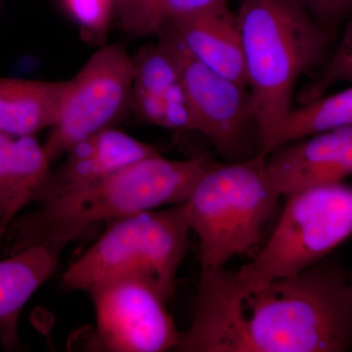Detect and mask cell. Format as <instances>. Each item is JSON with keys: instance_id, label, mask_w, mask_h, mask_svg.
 Here are the masks:
<instances>
[{"instance_id": "obj_1", "label": "cell", "mask_w": 352, "mask_h": 352, "mask_svg": "<svg viewBox=\"0 0 352 352\" xmlns=\"http://www.w3.org/2000/svg\"><path fill=\"white\" fill-rule=\"evenodd\" d=\"M352 346V285L337 263L244 288L231 271H201L189 328L175 351L344 352Z\"/></svg>"}, {"instance_id": "obj_2", "label": "cell", "mask_w": 352, "mask_h": 352, "mask_svg": "<svg viewBox=\"0 0 352 352\" xmlns=\"http://www.w3.org/2000/svg\"><path fill=\"white\" fill-rule=\"evenodd\" d=\"M214 163L206 157L178 161L157 154L39 203L7 226L9 254L32 245H68L97 224L184 203Z\"/></svg>"}, {"instance_id": "obj_3", "label": "cell", "mask_w": 352, "mask_h": 352, "mask_svg": "<svg viewBox=\"0 0 352 352\" xmlns=\"http://www.w3.org/2000/svg\"><path fill=\"white\" fill-rule=\"evenodd\" d=\"M236 15L259 153L266 156L293 110L296 82L321 61L332 34L287 0H242Z\"/></svg>"}, {"instance_id": "obj_4", "label": "cell", "mask_w": 352, "mask_h": 352, "mask_svg": "<svg viewBox=\"0 0 352 352\" xmlns=\"http://www.w3.org/2000/svg\"><path fill=\"white\" fill-rule=\"evenodd\" d=\"M265 155L214 163L182 203L199 241L201 271L219 270L251 251L281 196L265 170Z\"/></svg>"}, {"instance_id": "obj_5", "label": "cell", "mask_w": 352, "mask_h": 352, "mask_svg": "<svg viewBox=\"0 0 352 352\" xmlns=\"http://www.w3.org/2000/svg\"><path fill=\"white\" fill-rule=\"evenodd\" d=\"M190 232L182 204L116 220L65 270L62 286L87 292L110 280L133 278L149 284L168 302L189 250Z\"/></svg>"}, {"instance_id": "obj_6", "label": "cell", "mask_w": 352, "mask_h": 352, "mask_svg": "<svg viewBox=\"0 0 352 352\" xmlns=\"http://www.w3.org/2000/svg\"><path fill=\"white\" fill-rule=\"evenodd\" d=\"M352 235V186L324 185L287 197L272 235L252 263L231 271L244 288L298 274Z\"/></svg>"}, {"instance_id": "obj_7", "label": "cell", "mask_w": 352, "mask_h": 352, "mask_svg": "<svg viewBox=\"0 0 352 352\" xmlns=\"http://www.w3.org/2000/svg\"><path fill=\"white\" fill-rule=\"evenodd\" d=\"M132 87V58L124 47L110 44L95 52L69 80L61 113L43 144L51 164L83 139L112 127L131 101Z\"/></svg>"}, {"instance_id": "obj_8", "label": "cell", "mask_w": 352, "mask_h": 352, "mask_svg": "<svg viewBox=\"0 0 352 352\" xmlns=\"http://www.w3.org/2000/svg\"><path fill=\"white\" fill-rule=\"evenodd\" d=\"M87 293L94 303L95 326L88 340L91 351H175L180 333L156 289L133 278L110 280Z\"/></svg>"}, {"instance_id": "obj_9", "label": "cell", "mask_w": 352, "mask_h": 352, "mask_svg": "<svg viewBox=\"0 0 352 352\" xmlns=\"http://www.w3.org/2000/svg\"><path fill=\"white\" fill-rule=\"evenodd\" d=\"M157 38L175 60L196 131L207 136L222 156L235 161L252 157L248 138L256 124L248 88L201 63L171 30Z\"/></svg>"}, {"instance_id": "obj_10", "label": "cell", "mask_w": 352, "mask_h": 352, "mask_svg": "<svg viewBox=\"0 0 352 352\" xmlns=\"http://www.w3.org/2000/svg\"><path fill=\"white\" fill-rule=\"evenodd\" d=\"M265 170L278 194L337 184L352 175V126L280 146L265 157Z\"/></svg>"}, {"instance_id": "obj_11", "label": "cell", "mask_w": 352, "mask_h": 352, "mask_svg": "<svg viewBox=\"0 0 352 352\" xmlns=\"http://www.w3.org/2000/svg\"><path fill=\"white\" fill-rule=\"evenodd\" d=\"M159 154L153 146L112 127L97 132L74 145L56 171L51 170L38 204L69 190L97 182L136 163Z\"/></svg>"}, {"instance_id": "obj_12", "label": "cell", "mask_w": 352, "mask_h": 352, "mask_svg": "<svg viewBox=\"0 0 352 352\" xmlns=\"http://www.w3.org/2000/svg\"><path fill=\"white\" fill-rule=\"evenodd\" d=\"M67 244L29 245L0 261V344L20 349L18 322L25 303L54 274Z\"/></svg>"}, {"instance_id": "obj_13", "label": "cell", "mask_w": 352, "mask_h": 352, "mask_svg": "<svg viewBox=\"0 0 352 352\" xmlns=\"http://www.w3.org/2000/svg\"><path fill=\"white\" fill-rule=\"evenodd\" d=\"M168 30L175 32L201 63L248 88L239 22L228 3L182 21Z\"/></svg>"}, {"instance_id": "obj_14", "label": "cell", "mask_w": 352, "mask_h": 352, "mask_svg": "<svg viewBox=\"0 0 352 352\" xmlns=\"http://www.w3.org/2000/svg\"><path fill=\"white\" fill-rule=\"evenodd\" d=\"M51 162L36 135L0 132V234L21 210L38 203Z\"/></svg>"}, {"instance_id": "obj_15", "label": "cell", "mask_w": 352, "mask_h": 352, "mask_svg": "<svg viewBox=\"0 0 352 352\" xmlns=\"http://www.w3.org/2000/svg\"><path fill=\"white\" fill-rule=\"evenodd\" d=\"M69 87V80L0 78V132L27 136L51 129L59 118Z\"/></svg>"}, {"instance_id": "obj_16", "label": "cell", "mask_w": 352, "mask_h": 352, "mask_svg": "<svg viewBox=\"0 0 352 352\" xmlns=\"http://www.w3.org/2000/svg\"><path fill=\"white\" fill-rule=\"evenodd\" d=\"M228 0H117L122 31L131 36H157L173 25Z\"/></svg>"}, {"instance_id": "obj_17", "label": "cell", "mask_w": 352, "mask_h": 352, "mask_svg": "<svg viewBox=\"0 0 352 352\" xmlns=\"http://www.w3.org/2000/svg\"><path fill=\"white\" fill-rule=\"evenodd\" d=\"M351 126L352 85L342 91L323 95L292 110L278 132L273 150L314 134Z\"/></svg>"}, {"instance_id": "obj_18", "label": "cell", "mask_w": 352, "mask_h": 352, "mask_svg": "<svg viewBox=\"0 0 352 352\" xmlns=\"http://www.w3.org/2000/svg\"><path fill=\"white\" fill-rule=\"evenodd\" d=\"M132 58V91L162 94L180 87L177 67L163 44L146 46Z\"/></svg>"}, {"instance_id": "obj_19", "label": "cell", "mask_w": 352, "mask_h": 352, "mask_svg": "<svg viewBox=\"0 0 352 352\" xmlns=\"http://www.w3.org/2000/svg\"><path fill=\"white\" fill-rule=\"evenodd\" d=\"M136 112L146 122L176 131H196L195 122L180 87L162 94L132 91Z\"/></svg>"}, {"instance_id": "obj_20", "label": "cell", "mask_w": 352, "mask_h": 352, "mask_svg": "<svg viewBox=\"0 0 352 352\" xmlns=\"http://www.w3.org/2000/svg\"><path fill=\"white\" fill-rule=\"evenodd\" d=\"M342 82L352 85V14L323 73L300 92V100L302 104L315 100L327 94L333 85Z\"/></svg>"}, {"instance_id": "obj_21", "label": "cell", "mask_w": 352, "mask_h": 352, "mask_svg": "<svg viewBox=\"0 0 352 352\" xmlns=\"http://www.w3.org/2000/svg\"><path fill=\"white\" fill-rule=\"evenodd\" d=\"M72 17L85 32L105 34L112 19L113 0H63Z\"/></svg>"}, {"instance_id": "obj_22", "label": "cell", "mask_w": 352, "mask_h": 352, "mask_svg": "<svg viewBox=\"0 0 352 352\" xmlns=\"http://www.w3.org/2000/svg\"><path fill=\"white\" fill-rule=\"evenodd\" d=\"M300 7L328 32L352 14V0H287ZM332 34V32H331Z\"/></svg>"}, {"instance_id": "obj_23", "label": "cell", "mask_w": 352, "mask_h": 352, "mask_svg": "<svg viewBox=\"0 0 352 352\" xmlns=\"http://www.w3.org/2000/svg\"><path fill=\"white\" fill-rule=\"evenodd\" d=\"M349 279H351V285H352V273L349 274Z\"/></svg>"}]
</instances>
